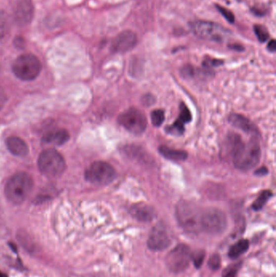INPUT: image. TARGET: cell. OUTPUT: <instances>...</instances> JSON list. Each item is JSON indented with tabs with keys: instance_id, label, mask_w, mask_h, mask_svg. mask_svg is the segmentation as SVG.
<instances>
[{
	"instance_id": "1",
	"label": "cell",
	"mask_w": 276,
	"mask_h": 277,
	"mask_svg": "<svg viewBox=\"0 0 276 277\" xmlns=\"http://www.w3.org/2000/svg\"><path fill=\"white\" fill-rule=\"evenodd\" d=\"M233 138L234 143L232 151L234 166L243 171L252 170L260 161V146L255 139L243 142L238 136Z\"/></svg>"
},
{
	"instance_id": "2",
	"label": "cell",
	"mask_w": 276,
	"mask_h": 277,
	"mask_svg": "<svg viewBox=\"0 0 276 277\" xmlns=\"http://www.w3.org/2000/svg\"><path fill=\"white\" fill-rule=\"evenodd\" d=\"M34 187V181L30 175L25 172L17 173L11 176L4 188L5 195L13 204H20L27 199Z\"/></svg>"
},
{
	"instance_id": "3",
	"label": "cell",
	"mask_w": 276,
	"mask_h": 277,
	"mask_svg": "<svg viewBox=\"0 0 276 277\" xmlns=\"http://www.w3.org/2000/svg\"><path fill=\"white\" fill-rule=\"evenodd\" d=\"M202 209L189 202H180L176 208V218L179 226L186 232L198 233L201 232L200 219Z\"/></svg>"
},
{
	"instance_id": "4",
	"label": "cell",
	"mask_w": 276,
	"mask_h": 277,
	"mask_svg": "<svg viewBox=\"0 0 276 277\" xmlns=\"http://www.w3.org/2000/svg\"><path fill=\"white\" fill-rule=\"evenodd\" d=\"M39 170L48 178H58L66 170L65 160L58 151L53 148L44 150L38 161Z\"/></svg>"
},
{
	"instance_id": "5",
	"label": "cell",
	"mask_w": 276,
	"mask_h": 277,
	"mask_svg": "<svg viewBox=\"0 0 276 277\" xmlns=\"http://www.w3.org/2000/svg\"><path fill=\"white\" fill-rule=\"evenodd\" d=\"M41 71V64L38 57L32 54L19 56L12 64L14 75L21 81H34Z\"/></svg>"
},
{
	"instance_id": "6",
	"label": "cell",
	"mask_w": 276,
	"mask_h": 277,
	"mask_svg": "<svg viewBox=\"0 0 276 277\" xmlns=\"http://www.w3.org/2000/svg\"><path fill=\"white\" fill-rule=\"evenodd\" d=\"M228 220L224 212L216 208H206L202 211L200 219L201 232L217 235L227 229Z\"/></svg>"
},
{
	"instance_id": "7",
	"label": "cell",
	"mask_w": 276,
	"mask_h": 277,
	"mask_svg": "<svg viewBox=\"0 0 276 277\" xmlns=\"http://www.w3.org/2000/svg\"><path fill=\"white\" fill-rule=\"evenodd\" d=\"M191 30L197 38L221 43L231 31L217 23L207 20H196L191 24Z\"/></svg>"
},
{
	"instance_id": "8",
	"label": "cell",
	"mask_w": 276,
	"mask_h": 277,
	"mask_svg": "<svg viewBox=\"0 0 276 277\" xmlns=\"http://www.w3.org/2000/svg\"><path fill=\"white\" fill-rule=\"evenodd\" d=\"M192 250L186 244H178L165 257L167 268L171 273L178 274L187 270L192 260Z\"/></svg>"
},
{
	"instance_id": "9",
	"label": "cell",
	"mask_w": 276,
	"mask_h": 277,
	"mask_svg": "<svg viewBox=\"0 0 276 277\" xmlns=\"http://www.w3.org/2000/svg\"><path fill=\"white\" fill-rule=\"evenodd\" d=\"M116 177L117 173L115 168L105 161H95L85 171L86 180L94 185H108Z\"/></svg>"
},
{
	"instance_id": "10",
	"label": "cell",
	"mask_w": 276,
	"mask_h": 277,
	"mask_svg": "<svg viewBox=\"0 0 276 277\" xmlns=\"http://www.w3.org/2000/svg\"><path fill=\"white\" fill-rule=\"evenodd\" d=\"M118 121L126 131L135 135L144 133L148 125L145 115L135 108H130L120 114Z\"/></svg>"
},
{
	"instance_id": "11",
	"label": "cell",
	"mask_w": 276,
	"mask_h": 277,
	"mask_svg": "<svg viewBox=\"0 0 276 277\" xmlns=\"http://www.w3.org/2000/svg\"><path fill=\"white\" fill-rule=\"evenodd\" d=\"M172 241L166 229L161 223L156 225L148 236L147 246L152 251H163L170 246Z\"/></svg>"
},
{
	"instance_id": "12",
	"label": "cell",
	"mask_w": 276,
	"mask_h": 277,
	"mask_svg": "<svg viewBox=\"0 0 276 277\" xmlns=\"http://www.w3.org/2000/svg\"><path fill=\"white\" fill-rule=\"evenodd\" d=\"M138 37L135 32L124 30L115 37L111 43V50L115 53L124 54L136 46Z\"/></svg>"
},
{
	"instance_id": "13",
	"label": "cell",
	"mask_w": 276,
	"mask_h": 277,
	"mask_svg": "<svg viewBox=\"0 0 276 277\" xmlns=\"http://www.w3.org/2000/svg\"><path fill=\"white\" fill-rule=\"evenodd\" d=\"M129 213L134 219L144 223L152 222L157 217V212L154 208L147 203H139L133 204L129 209Z\"/></svg>"
},
{
	"instance_id": "14",
	"label": "cell",
	"mask_w": 276,
	"mask_h": 277,
	"mask_svg": "<svg viewBox=\"0 0 276 277\" xmlns=\"http://www.w3.org/2000/svg\"><path fill=\"white\" fill-rule=\"evenodd\" d=\"M34 16V6L29 0H20L15 9V19L20 25H26Z\"/></svg>"
},
{
	"instance_id": "15",
	"label": "cell",
	"mask_w": 276,
	"mask_h": 277,
	"mask_svg": "<svg viewBox=\"0 0 276 277\" xmlns=\"http://www.w3.org/2000/svg\"><path fill=\"white\" fill-rule=\"evenodd\" d=\"M70 135L68 131L63 128L50 130L46 132L42 137L44 143L54 145L60 146L69 140Z\"/></svg>"
},
{
	"instance_id": "16",
	"label": "cell",
	"mask_w": 276,
	"mask_h": 277,
	"mask_svg": "<svg viewBox=\"0 0 276 277\" xmlns=\"http://www.w3.org/2000/svg\"><path fill=\"white\" fill-rule=\"evenodd\" d=\"M6 145L11 154L16 157H25L29 153L27 143L20 137H8L6 140Z\"/></svg>"
},
{
	"instance_id": "17",
	"label": "cell",
	"mask_w": 276,
	"mask_h": 277,
	"mask_svg": "<svg viewBox=\"0 0 276 277\" xmlns=\"http://www.w3.org/2000/svg\"><path fill=\"white\" fill-rule=\"evenodd\" d=\"M229 123L245 133H256V128L253 125V123L240 114H234L230 115Z\"/></svg>"
},
{
	"instance_id": "18",
	"label": "cell",
	"mask_w": 276,
	"mask_h": 277,
	"mask_svg": "<svg viewBox=\"0 0 276 277\" xmlns=\"http://www.w3.org/2000/svg\"><path fill=\"white\" fill-rule=\"evenodd\" d=\"M159 152L163 157L173 161H183L187 160L188 154L182 150L168 148L167 146H160Z\"/></svg>"
},
{
	"instance_id": "19",
	"label": "cell",
	"mask_w": 276,
	"mask_h": 277,
	"mask_svg": "<svg viewBox=\"0 0 276 277\" xmlns=\"http://www.w3.org/2000/svg\"><path fill=\"white\" fill-rule=\"evenodd\" d=\"M249 248V241L247 239H240L230 246L228 256L229 259H237L246 253Z\"/></svg>"
},
{
	"instance_id": "20",
	"label": "cell",
	"mask_w": 276,
	"mask_h": 277,
	"mask_svg": "<svg viewBox=\"0 0 276 277\" xmlns=\"http://www.w3.org/2000/svg\"><path fill=\"white\" fill-rule=\"evenodd\" d=\"M272 196V193L270 190H264L263 192L261 193L260 195L258 196V199L254 202L252 208L254 211H259L264 207L267 202L271 199Z\"/></svg>"
},
{
	"instance_id": "21",
	"label": "cell",
	"mask_w": 276,
	"mask_h": 277,
	"mask_svg": "<svg viewBox=\"0 0 276 277\" xmlns=\"http://www.w3.org/2000/svg\"><path fill=\"white\" fill-rule=\"evenodd\" d=\"M242 266V261L230 264L223 271L222 277H237L238 272Z\"/></svg>"
},
{
	"instance_id": "22",
	"label": "cell",
	"mask_w": 276,
	"mask_h": 277,
	"mask_svg": "<svg viewBox=\"0 0 276 277\" xmlns=\"http://www.w3.org/2000/svg\"><path fill=\"white\" fill-rule=\"evenodd\" d=\"M254 33L256 34L257 38L260 43H265L270 38L267 28L264 25H255L254 27Z\"/></svg>"
},
{
	"instance_id": "23",
	"label": "cell",
	"mask_w": 276,
	"mask_h": 277,
	"mask_svg": "<svg viewBox=\"0 0 276 277\" xmlns=\"http://www.w3.org/2000/svg\"><path fill=\"white\" fill-rule=\"evenodd\" d=\"M151 120H152L153 126H155V127L161 126L164 121V111L161 110H153L151 113Z\"/></svg>"
},
{
	"instance_id": "24",
	"label": "cell",
	"mask_w": 276,
	"mask_h": 277,
	"mask_svg": "<svg viewBox=\"0 0 276 277\" xmlns=\"http://www.w3.org/2000/svg\"><path fill=\"white\" fill-rule=\"evenodd\" d=\"M205 257H206V253L204 250H197L196 252L192 253V260L194 265L197 269L202 267L203 262H204Z\"/></svg>"
},
{
	"instance_id": "25",
	"label": "cell",
	"mask_w": 276,
	"mask_h": 277,
	"mask_svg": "<svg viewBox=\"0 0 276 277\" xmlns=\"http://www.w3.org/2000/svg\"><path fill=\"white\" fill-rule=\"evenodd\" d=\"M9 29V20L4 12H0V38L7 34Z\"/></svg>"
},
{
	"instance_id": "26",
	"label": "cell",
	"mask_w": 276,
	"mask_h": 277,
	"mask_svg": "<svg viewBox=\"0 0 276 277\" xmlns=\"http://www.w3.org/2000/svg\"><path fill=\"white\" fill-rule=\"evenodd\" d=\"M184 123H182V121H180L178 119V120L176 121L175 123H173V125H170L167 128V132L168 133H171L173 135H182L183 132H184Z\"/></svg>"
},
{
	"instance_id": "27",
	"label": "cell",
	"mask_w": 276,
	"mask_h": 277,
	"mask_svg": "<svg viewBox=\"0 0 276 277\" xmlns=\"http://www.w3.org/2000/svg\"><path fill=\"white\" fill-rule=\"evenodd\" d=\"M221 266V258L219 254H213L208 260V267L212 271L219 270Z\"/></svg>"
},
{
	"instance_id": "28",
	"label": "cell",
	"mask_w": 276,
	"mask_h": 277,
	"mask_svg": "<svg viewBox=\"0 0 276 277\" xmlns=\"http://www.w3.org/2000/svg\"><path fill=\"white\" fill-rule=\"evenodd\" d=\"M178 119L180 121H182V123H184V124L185 123L191 122V119H192V116H191V111L189 110L187 105H183V104L181 105V108H180V116Z\"/></svg>"
},
{
	"instance_id": "29",
	"label": "cell",
	"mask_w": 276,
	"mask_h": 277,
	"mask_svg": "<svg viewBox=\"0 0 276 277\" xmlns=\"http://www.w3.org/2000/svg\"><path fill=\"white\" fill-rule=\"evenodd\" d=\"M216 7L217 8L218 11H220V13L225 17L229 23H234L235 21V16L234 13L232 12L230 10L227 9L226 7H222L220 5L216 4Z\"/></svg>"
},
{
	"instance_id": "30",
	"label": "cell",
	"mask_w": 276,
	"mask_h": 277,
	"mask_svg": "<svg viewBox=\"0 0 276 277\" xmlns=\"http://www.w3.org/2000/svg\"><path fill=\"white\" fill-rule=\"evenodd\" d=\"M222 63L223 62L221 60L214 59V58H207V59L204 61L203 65H204L205 67H217V66H220Z\"/></svg>"
},
{
	"instance_id": "31",
	"label": "cell",
	"mask_w": 276,
	"mask_h": 277,
	"mask_svg": "<svg viewBox=\"0 0 276 277\" xmlns=\"http://www.w3.org/2000/svg\"><path fill=\"white\" fill-rule=\"evenodd\" d=\"M267 49H269L271 52L276 51V43L275 39H272V40L270 41L269 43H268V46H267Z\"/></svg>"
},
{
	"instance_id": "32",
	"label": "cell",
	"mask_w": 276,
	"mask_h": 277,
	"mask_svg": "<svg viewBox=\"0 0 276 277\" xmlns=\"http://www.w3.org/2000/svg\"><path fill=\"white\" fill-rule=\"evenodd\" d=\"M6 100H7V96L5 95L4 92H2V90H0V110L4 105Z\"/></svg>"
},
{
	"instance_id": "33",
	"label": "cell",
	"mask_w": 276,
	"mask_h": 277,
	"mask_svg": "<svg viewBox=\"0 0 276 277\" xmlns=\"http://www.w3.org/2000/svg\"><path fill=\"white\" fill-rule=\"evenodd\" d=\"M229 48L237 50V51L244 50V47L242 46L239 45V44H232V45L229 46Z\"/></svg>"
},
{
	"instance_id": "34",
	"label": "cell",
	"mask_w": 276,
	"mask_h": 277,
	"mask_svg": "<svg viewBox=\"0 0 276 277\" xmlns=\"http://www.w3.org/2000/svg\"><path fill=\"white\" fill-rule=\"evenodd\" d=\"M255 174H256V175H259V176H263V175H267V170L265 167H262L260 168V169H258Z\"/></svg>"
},
{
	"instance_id": "35",
	"label": "cell",
	"mask_w": 276,
	"mask_h": 277,
	"mask_svg": "<svg viewBox=\"0 0 276 277\" xmlns=\"http://www.w3.org/2000/svg\"><path fill=\"white\" fill-rule=\"evenodd\" d=\"M0 277H7V274L2 273V272H0Z\"/></svg>"
}]
</instances>
